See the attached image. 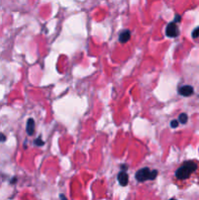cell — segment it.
<instances>
[{"mask_svg": "<svg viewBox=\"0 0 199 200\" xmlns=\"http://www.w3.org/2000/svg\"><path fill=\"white\" fill-rule=\"evenodd\" d=\"M34 145H37V146H41V145H44V142H43L40 138H38V139H36L34 141Z\"/></svg>", "mask_w": 199, "mask_h": 200, "instance_id": "9c48e42d", "label": "cell"}, {"mask_svg": "<svg viewBox=\"0 0 199 200\" xmlns=\"http://www.w3.org/2000/svg\"><path fill=\"white\" fill-rule=\"evenodd\" d=\"M131 37V32L129 31H125L120 33L119 35V42L120 43H127L130 40Z\"/></svg>", "mask_w": 199, "mask_h": 200, "instance_id": "52a82bcc", "label": "cell"}, {"mask_svg": "<svg viewBox=\"0 0 199 200\" xmlns=\"http://www.w3.org/2000/svg\"><path fill=\"white\" fill-rule=\"evenodd\" d=\"M34 130H35V123L34 120L32 118L28 119V123H26V133L29 136H32L34 134Z\"/></svg>", "mask_w": 199, "mask_h": 200, "instance_id": "8992f818", "label": "cell"}, {"mask_svg": "<svg viewBox=\"0 0 199 200\" xmlns=\"http://www.w3.org/2000/svg\"><path fill=\"white\" fill-rule=\"evenodd\" d=\"M170 200H176V199H170Z\"/></svg>", "mask_w": 199, "mask_h": 200, "instance_id": "2e32d148", "label": "cell"}, {"mask_svg": "<svg viewBox=\"0 0 199 200\" xmlns=\"http://www.w3.org/2000/svg\"><path fill=\"white\" fill-rule=\"evenodd\" d=\"M158 172L157 170H153V171H150L149 168L144 167L141 168V170H139L136 173V180L138 182L143 183L144 181H147V180H154L157 177Z\"/></svg>", "mask_w": 199, "mask_h": 200, "instance_id": "7a4b0ae2", "label": "cell"}, {"mask_svg": "<svg viewBox=\"0 0 199 200\" xmlns=\"http://www.w3.org/2000/svg\"><path fill=\"white\" fill-rule=\"evenodd\" d=\"M128 181H129V179H128L127 173L125 171H121L118 174V182H119V184L122 186H126L128 185Z\"/></svg>", "mask_w": 199, "mask_h": 200, "instance_id": "5b68a950", "label": "cell"}, {"mask_svg": "<svg viewBox=\"0 0 199 200\" xmlns=\"http://www.w3.org/2000/svg\"><path fill=\"white\" fill-rule=\"evenodd\" d=\"M6 141V136L2 133H0V142H5Z\"/></svg>", "mask_w": 199, "mask_h": 200, "instance_id": "4fadbf2b", "label": "cell"}, {"mask_svg": "<svg viewBox=\"0 0 199 200\" xmlns=\"http://www.w3.org/2000/svg\"><path fill=\"white\" fill-rule=\"evenodd\" d=\"M197 169V164L193 161H187L176 171V177L179 180H185Z\"/></svg>", "mask_w": 199, "mask_h": 200, "instance_id": "6da1fadb", "label": "cell"}, {"mask_svg": "<svg viewBox=\"0 0 199 200\" xmlns=\"http://www.w3.org/2000/svg\"><path fill=\"white\" fill-rule=\"evenodd\" d=\"M166 35L168 37H177L179 35V29L176 23L172 22L166 28Z\"/></svg>", "mask_w": 199, "mask_h": 200, "instance_id": "3957f363", "label": "cell"}, {"mask_svg": "<svg viewBox=\"0 0 199 200\" xmlns=\"http://www.w3.org/2000/svg\"><path fill=\"white\" fill-rule=\"evenodd\" d=\"M60 198H61V200H67L66 197V196L63 195V194H61V195H60Z\"/></svg>", "mask_w": 199, "mask_h": 200, "instance_id": "5bb4252c", "label": "cell"}, {"mask_svg": "<svg viewBox=\"0 0 199 200\" xmlns=\"http://www.w3.org/2000/svg\"><path fill=\"white\" fill-rule=\"evenodd\" d=\"M187 115L185 114V113H182V114L179 116V122L182 123V124H185V123L187 122Z\"/></svg>", "mask_w": 199, "mask_h": 200, "instance_id": "ba28073f", "label": "cell"}, {"mask_svg": "<svg viewBox=\"0 0 199 200\" xmlns=\"http://www.w3.org/2000/svg\"><path fill=\"white\" fill-rule=\"evenodd\" d=\"M181 19H182V17L180 16V15H176V17H175V20H174V23H179L181 21Z\"/></svg>", "mask_w": 199, "mask_h": 200, "instance_id": "7c38bea8", "label": "cell"}, {"mask_svg": "<svg viewBox=\"0 0 199 200\" xmlns=\"http://www.w3.org/2000/svg\"><path fill=\"white\" fill-rule=\"evenodd\" d=\"M16 181H17V179L15 178V179H13V180H12V181H11V183H12V184H13V183H16Z\"/></svg>", "mask_w": 199, "mask_h": 200, "instance_id": "9a60e30c", "label": "cell"}, {"mask_svg": "<svg viewBox=\"0 0 199 200\" xmlns=\"http://www.w3.org/2000/svg\"><path fill=\"white\" fill-rule=\"evenodd\" d=\"M179 93H180V95L184 97H190L193 94V88L190 85H185L179 89Z\"/></svg>", "mask_w": 199, "mask_h": 200, "instance_id": "277c9868", "label": "cell"}, {"mask_svg": "<svg viewBox=\"0 0 199 200\" xmlns=\"http://www.w3.org/2000/svg\"><path fill=\"white\" fill-rule=\"evenodd\" d=\"M192 37L193 38H197L199 37V26L194 29L193 31H192Z\"/></svg>", "mask_w": 199, "mask_h": 200, "instance_id": "30bf717a", "label": "cell"}, {"mask_svg": "<svg viewBox=\"0 0 199 200\" xmlns=\"http://www.w3.org/2000/svg\"><path fill=\"white\" fill-rule=\"evenodd\" d=\"M178 126H179L178 120H173V121L171 122V127H172V128H177Z\"/></svg>", "mask_w": 199, "mask_h": 200, "instance_id": "8fae6325", "label": "cell"}]
</instances>
